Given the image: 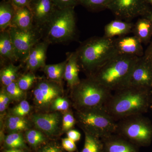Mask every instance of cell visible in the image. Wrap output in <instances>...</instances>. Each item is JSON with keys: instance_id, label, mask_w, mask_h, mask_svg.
I'll return each mask as SVG.
<instances>
[{"instance_id": "ba28073f", "label": "cell", "mask_w": 152, "mask_h": 152, "mask_svg": "<svg viewBox=\"0 0 152 152\" xmlns=\"http://www.w3.org/2000/svg\"><path fill=\"white\" fill-rule=\"evenodd\" d=\"M8 30L18 59L24 62L31 50L42 39V31L34 26L28 30L10 27Z\"/></svg>"}, {"instance_id": "b9f144b4", "label": "cell", "mask_w": 152, "mask_h": 152, "mask_svg": "<svg viewBox=\"0 0 152 152\" xmlns=\"http://www.w3.org/2000/svg\"><path fill=\"white\" fill-rule=\"evenodd\" d=\"M5 152H24L23 151L19 149H9L6 150Z\"/></svg>"}, {"instance_id": "6da1fadb", "label": "cell", "mask_w": 152, "mask_h": 152, "mask_svg": "<svg viewBox=\"0 0 152 152\" xmlns=\"http://www.w3.org/2000/svg\"><path fill=\"white\" fill-rule=\"evenodd\" d=\"M152 90L127 87L112 94L105 110L116 121L127 117L143 115L151 108Z\"/></svg>"}, {"instance_id": "30bf717a", "label": "cell", "mask_w": 152, "mask_h": 152, "mask_svg": "<svg viewBox=\"0 0 152 152\" xmlns=\"http://www.w3.org/2000/svg\"><path fill=\"white\" fill-rule=\"evenodd\" d=\"M62 94L63 88L60 83L41 80L37 83L34 88V101L38 107L46 108Z\"/></svg>"}, {"instance_id": "44dd1931", "label": "cell", "mask_w": 152, "mask_h": 152, "mask_svg": "<svg viewBox=\"0 0 152 152\" xmlns=\"http://www.w3.org/2000/svg\"><path fill=\"white\" fill-rule=\"evenodd\" d=\"M132 33L142 43L149 44L152 39V22L145 17L139 18L134 24Z\"/></svg>"}, {"instance_id": "8d00e7d4", "label": "cell", "mask_w": 152, "mask_h": 152, "mask_svg": "<svg viewBox=\"0 0 152 152\" xmlns=\"http://www.w3.org/2000/svg\"><path fill=\"white\" fill-rule=\"evenodd\" d=\"M75 142L69 138L63 139L62 141V145L63 148L66 151L69 152L75 151L77 149Z\"/></svg>"}, {"instance_id": "74e56055", "label": "cell", "mask_w": 152, "mask_h": 152, "mask_svg": "<svg viewBox=\"0 0 152 152\" xmlns=\"http://www.w3.org/2000/svg\"><path fill=\"white\" fill-rule=\"evenodd\" d=\"M144 56L146 58L148 61L151 64V65L152 67V39L151 41V42L149 44L148 48H147L146 50L145 51L144 53ZM152 112V97L151 104V108Z\"/></svg>"}, {"instance_id": "9c48e42d", "label": "cell", "mask_w": 152, "mask_h": 152, "mask_svg": "<svg viewBox=\"0 0 152 152\" xmlns=\"http://www.w3.org/2000/svg\"><path fill=\"white\" fill-rule=\"evenodd\" d=\"M107 9L116 19L128 21L138 17L145 18L152 10L146 0H113Z\"/></svg>"}, {"instance_id": "d6a6232c", "label": "cell", "mask_w": 152, "mask_h": 152, "mask_svg": "<svg viewBox=\"0 0 152 152\" xmlns=\"http://www.w3.org/2000/svg\"><path fill=\"white\" fill-rule=\"evenodd\" d=\"M69 105L67 100L61 96L55 99L51 106L54 110L65 111L69 109Z\"/></svg>"}, {"instance_id": "e0dca14e", "label": "cell", "mask_w": 152, "mask_h": 152, "mask_svg": "<svg viewBox=\"0 0 152 152\" xmlns=\"http://www.w3.org/2000/svg\"><path fill=\"white\" fill-rule=\"evenodd\" d=\"M66 63L64 78L71 89L77 86L80 82L79 77L80 65L76 51L67 53Z\"/></svg>"}, {"instance_id": "1f68e13d", "label": "cell", "mask_w": 152, "mask_h": 152, "mask_svg": "<svg viewBox=\"0 0 152 152\" xmlns=\"http://www.w3.org/2000/svg\"><path fill=\"white\" fill-rule=\"evenodd\" d=\"M31 107L27 101L23 100L11 110L12 115L17 116L23 117L29 113Z\"/></svg>"}, {"instance_id": "7a4b0ae2", "label": "cell", "mask_w": 152, "mask_h": 152, "mask_svg": "<svg viewBox=\"0 0 152 152\" xmlns=\"http://www.w3.org/2000/svg\"><path fill=\"white\" fill-rule=\"evenodd\" d=\"M138 57L118 54L90 75L110 91L127 87L129 79Z\"/></svg>"}, {"instance_id": "9a60e30c", "label": "cell", "mask_w": 152, "mask_h": 152, "mask_svg": "<svg viewBox=\"0 0 152 152\" xmlns=\"http://www.w3.org/2000/svg\"><path fill=\"white\" fill-rule=\"evenodd\" d=\"M49 43L43 41L36 45L31 50L24 63L28 70L33 72L46 65L47 52Z\"/></svg>"}, {"instance_id": "e575fe53", "label": "cell", "mask_w": 152, "mask_h": 152, "mask_svg": "<svg viewBox=\"0 0 152 152\" xmlns=\"http://www.w3.org/2000/svg\"><path fill=\"white\" fill-rule=\"evenodd\" d=\"M58 8L64 9L74 7L80 4V0H53Z\"/></svg>"}, {"instance_id": "8992f818", "label": "cell", "mask_w": 152, "mask_h": 152, "mask_svg": "<svg viewBox=\"0 0 152 152\" xmlns=\"http://www.w3.org/2000/svg\"><path fill=\"white\" fill-rule=\"evenodd\" d=\"M76 122L85 132L97 137H105L116 132L117 121L104 108L77 111Z\"/></svg>"}, {"instance_id": "83f0119b", "label": "cell", "mask_w": 152, "mask_h": 152, "mask_svg": "<svg viewBox=\"0 0 152 152\" xmlns=\"http://www.w3.org/2000/svg\"><path fill=\"white\" fill-rule=\"evenodd\" d=\"M113 0H80L82 5L90 11L96 12L107 9Z\"/></svg>"}, {"instance_id": "7c38bea8", "label": "cell", "mask_w": 152, "mask_h": 152, "mask_svg": "<svg viewBox=\"0 0 152 152\" xmlns=\"http://www.w3.org/2000/svg\"><path fill=\"white\" fill-rule=\"evenodd\" d=\"M28 8L32 14L34 26L42 31L56 7L53 0H31Z\"/></svg>"}, {"instance_id": "f1b7e54d", "label": "cell", "mask_w": 152, "mask_h": 152, "mask_svg": "<svg viewBox=\"0 0 152 152\" xmlns=\"http://www.w3.org/2000/svg\"><path fill=\"white\" fill-rule=\"evenodd\" d=\"M26 139L31 145L37 147L45 142V137L40 131L31 130L26 133Z\"/></svg>"}, {"instance_id": "ffe728a7", "label": "cell", "mask_w": 152, "mask_h": 152, "mask_svg": "<svg viewBox=\"0 0 152 152\" xmlns=\"http://www.w3.org/2000/svg\"><path fill=\"white\" fill-rule=\"evenodd\" d=\"M15 7V13L10 27L22 30L30 29L34 27L32 14L29 8L27 7Z\"/></svg>"}, {"instance_id": "5bb4252c", "label": "cell", "mask_w": 152, "mask_h": 152, "mask_svg": "<svg viewBox=\"0 0 152 152\" xmlns=\"http://www.w3.org/2000/svg\"><path fill=\"white\" fill-rule=\"evenodd\" d=\"M32 118L36 127L49 135L55 134L59 130L61 116L58 113L35 114Z\"/></svg>"}, {"instance_id": "d4e9b609", "label": "cell", "mask_w": 152, "mask_h": 152, "mask_svg": "<svg viewBox=\"0 0 152 152\" xmlns=\"http://www.w3.org/2000/svg\"><path fill=\"white\" fill-rule=\"evenodd\" d=\"M6 126L9 131L13 133L17 132L27 129L28 124L23 117L11 115L6 119Z\"/></svg>"}, {"instance_id": "836d02e7", "label": "cell", "mask_w": 152, "mask_h": 152, "mask_svg": "<svg viewBox=\"0 0 152 152\" xmlns=\"http://www.w3.org/2000/svg\"><path fill=\"white\" fill-rule=\"evenodd\" d=\"M62 122L63 130L68 132L73 127L75 124L76 120L72 114L70 113H67L63 116Z\"/></svg>"}, {"instance_id": "4fadbf2b", "label": "cell", "mask_w": 152, "mask_h": 152, "mask_svg": "<svg viewBox=\"0 0 152 152\" xmlns=\"http://www.w3.org/2000/svg\"><path fill=\"white\" fill-rule=\"evenodd\" d=\"M118 54L136 57L144 56L142 43L135 36H122L114 39Z\"/></svg>"}, {"instance_id": "d6986e66", "label": "cell", "mask_w": 152, "mask_h": 152, "mask_svg": "<svg viewBox=\"0 0 152 152\" xmlns=\"http://www.w3.org/2000/svg\"><path fill=\"white\" fill-rule=\"evenodd\" d=\"M134 24L131 21L116 19L106 25L104 36L111 39L114 37L126 36L132 32Z\"/></svg>"}, {"instance_id": "f35d334b", "label": "cell", "mask_w": 152, "mask_h": 152, "mask_svg": "<svg viewBox=\"0 0 152 152\" xmlns=\"http://www.w3.org/2000/svg\"><path fill=\"white\" fill-rule=\"evenodd\" d=\"M67 135L69 138L70 139L75 142L78 141L81 138L80 133L77 131L74 130H70L68 131Z\"/></svg>"}, {"instance_id": "277c9868", "label": "cell", "mask_w": 152, "mask_h": 152, "mask_svg": "<svg viewBox=\"0 0 152 152\" xmlns=\"http://www.w3.org/2000/svg\"><path fill=\"white\" fill-rule=\"evenodd\" d=\"M42 39L49 44H64L75 39L77 22L75 8H58L42 30Z\"/></svg>"}, {"instance_id": "ee69618b", "label": "cell", "mask_w": 152, "mask_h": 152, "mask_svg": "<svg viewBox=\"0 0 152 152\" xmlns=\"http://www.w3.org/2000/svg\"><path fill=\"white\" fill-rule=\"evenodd\" d=\"M147 3L149 4V5L151 7V8L152 9V0H146Z\"/></svg>"}, {"instance_id": "4dcf8cb0", "label": "cell", "mask_w": 152, "mask_h": 152, "mask_svg": "<svg viewBox=\"0 0 152 152\" xmlns=\"http://www.w3.org/2000/svg\"><path fill=\"white\" fill-rule=\"evenodd\" d=\"M37 79L34 74L30 71L19 77L17 83L22 90L26 91L29 89L34 84Z\"/></svg>"}, {"instance_id": "7bdbcfd3", "label": "cell", "mask_w": 152, "mask_h": 152, "mask_svg": "<svg viewBox=\"0 0 152 152\" xmlns=\"http://www.w3.org/2000/svg\"><path fill=\"white\" fill-rule=\"evenodd\" d=\"M145 18H147L149 20H150L152 22V9L151 11L150 12V13Z\"/></svg>"}, {"instance_id": "cb8c5ba5", "label": "cell", "mask_w": 152, "mask_h": 152, "mask_svg": "<svg viewBox=\"0 0 152 152\" xmlns=\"http://www.w3.org/2000/svg\"><path fill=\"white\" fill-rule=\"evenodd\" d=\"M66 60L55 64L46 65L43 67L44 72L49 80L60 83L64 78Z\"/></svg>"}, {"instance_id": "d590c367", "label": "cell", "mask_w": 152, "mask_h": 152, "mask_svg": "<svg viewBox=\"0 0 152 152\" xmlns=\"http://www.w3.org/2000/svg\"><path fill=\"white\" fill-rule=\"evenodd\" d=\"M12 99L7 94L5 90L3 89L0 93V112L4 113L7 108Z\"/></svg>"}, {"instance_id": "3957f363", "label": "cell", "mask_w": 152, "mask_h": 152, "mask_svg": "<svg viewBox=\"0 0 152 152\" xmlns=\"http://www.w3.org/2000/svg\"><path fill=\"white\" fill-rule=\"evenodd\" d=\"M80 68L90 75L118 54L114 38L103 37L90 38L82 42L75 51Z\"/></svg>"}, {"instance_id": "52a82bcc", "label": "cell", "mask_w": 152, "mask_h": 152, "mask_svg": "<svg viewBox=\"0 0 152 152\" xmlns=\"http://www.w3.org/2000/svg\"><path fill=\"white\" fill-rule=\"evenodd\" d=\"M116 134L132 142L141 145H148L152 139V124L143 115L127 117L118 121Z\"/></svg>"}, {"instance_id": "603a6c76", "label": "cell", "mask_w": 152, "mask_h": 152, "mask_svg": "<svg viewBox=\"0 0 152 152\" xmlns=\"http://www.w3.org/2000/svg\"><path fill=\"white\" fill-rule=\"evenodd\" d=\"M20 67L14 65L13 63L2 68L0 72L1 82L4 87L7 86L13 82H17L18 77V72Z\"/></svg>"}, {"instance_id": "2e32d148", "label": "cell", "mask_w": 152, "mask_h": 152, "mask_svg": "<svg viewBox=\"0 0 152 152\" xmlns=\"http://www.w3.org/2000/svg\"><path fill=\"white\" fill-rule=\"evenodd\" d=\"M102 139L105 152H137L132 143L116 133Z\"/></svg>"}, {"instance_id": "8fae6325", "label": "cell", "mask_w": 152, "mask_h": 152, "mask_svg": "<svg viewBox=\"0 0 152 152\" xmlns=\"http://www.w3.org/2000/svg\"><path fill=\"white\" fill-rule=\"evenodd\" d=\"M127 87L152 90V67L144 56L139 58L134 66Z\"/></svg>"}, {"instance_id": "7402d4cb", "label": "cell", "mask_w": 152, "mask_h": 152, "mask_svg": "<svg viewBox=\"0 0 152 152\" xmlns=\"http://www.w3.org/2000/svg\"><path fill=\"white\" fill-rule=\"evenodd\" d=\"M16 7L11 0H2L0 3V30L8 29L15 13Z\"/></svg>"}, {"instance_id": "5b68a950", "label": "cell", "mask_w": 152, "mask_h": 152, "mask_svg": "<svg viewBox=\"0 0 152 152\" xmlns=\"http://www.w3.org/2000/svg\"><path fill=\"white\" fill-rule=\"evenodd\" d=\"M72 89L77 111L103 108L112 94V92L89 77L81 80Z\"/></svg>"}, {"instance_id": "f546056e", "label": "cell", "mask_w": 152, "mask_h": 152, "mask_svg": "<svg viewBox=\"0 0 152 152\" xmlns=\"http://www.w3.org/2000/svg\"><path fill=\"white\" fill-rule=\"evenodd\" d=\"M4 90L13 100L22 101L23 100V98L24 97V91L19 87L17 82H13L7 86L5 87Z\"/></svg>"}, {"instance_id": "4316f807", "label": "cell", "mask_w": 152, "mask_h": 152, "mask_svg": "<svg viewBox=\"0 0 152 152\" xmlns=\"http://www.w3.org/2000/svg\"><path fill=\"white\" fill-rule=\"evenodd\" d=\"M4 142L9 149L23 148L26 147L24 140L20 133L14 132L5 138Z\"/></svg>"}, {"instance_id": "ac0fdd59", "label": "cell", "mask_w": 152, "mask_h": 152, "mask_svg": "<svg viewBox=\"0 0 152 152\" xmlns=\"http://www.w3.org/2000/svg\"><path fill=\"white\" fill-rule=\"evenodd\" d=\"M0 56L1 61L13 63L18 61L8 29L0 33Z\"/></svg>"}, {"instance_id": "484cf974", "label": "cell", "mask_w": 152, "mask_h": 152, "mask_svg": "<svg viewBox=\"0 0 152 152\" xmlns=\"http://www.w3.org/2000/svg\"><path fill=\"white\" fill-rule=\"evenodd\" d=\"M85 133V143L82 152H102V146L99 141V138L88 133Z\"/></svg>"}, {"instance_id": "ab89813d", "label": "cell", "mask_w": 152, "mask_h": 152, "mask_svg": "<svg viewBox=\"0 0 152 152\" xmlns=\"http://www.w3.org/2000/svg\"><path fill=\"white\" fill-rule=\"evenodd\" d=\"M39 152H61V151L58 147L50 145L43 147Z\"/></svg>"}, {"instance_id": "60d3db41", "label": "cell", "mask_w": 152, "mask_h": 152, "mask_svg": "<svg viewBox=\"0 0 152 152\" xmlns=\"http://www.w3.org/2000/svg\"><path fill=\"white\" fill-rule=\"evenodd\" d=\"M14 5L17 7H28L31 0H11Z\"/></svg>"}]
</instances>
